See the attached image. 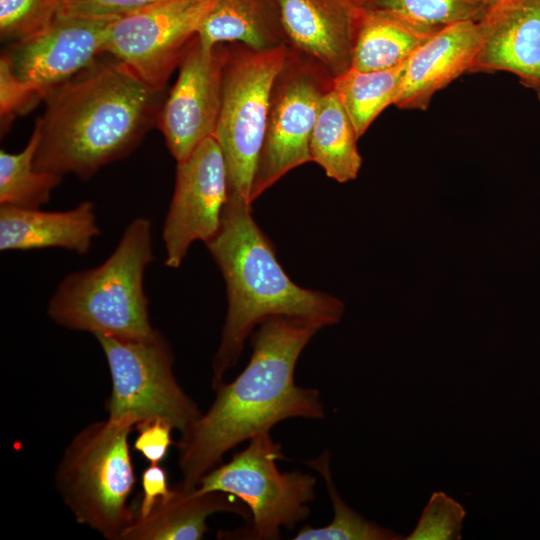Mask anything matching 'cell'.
<instances>
[{
	"label": "cell",
	"instance_id": "6da1fadb",
	"mask_svg": "<svg viewBox=\"0 0 540 540\" xmlns=\"http://www.w3.org/2000/svg\"><path fill=\"white\" fill-rule=\"evenodd\" d=\"M326 326L320 320L291 316H273L259 324L250 334L247 366L232 382L214 390L208 410L181 433L177 488L196 489L229 450L283 420L325 418L319 391L298 386L295 368L310 339Z\"/></svg>",
	"mask_w": 540,
	"mask_h": 540
},
{
	"label": "cell",
	"instance_id": "7a4b0ae2",
	"mask_svg": "<svg viewBox=\"0 0 540 540\" xmlns=\"http://www.w3.org/2000/svg\"><path fill=\"white\" fill-rule=\"evenodd\" d=\"M104 53L52 90L36 121V170L87 180L130 154L157 125L166 94Z\"/></svg>",
	"mask_w": 540,
	"mask_h": 540
},
{
	"label": "cell",
	"instance_id": "3957f363",
	"mask_svg": "<svg viewBox=\"0 0 540 540\" xmlns=\"http://www.w3.org/2000/svg\"><path fill=\"white\" fill-rule=\"evenodd\" d=\"M227 288L228 309L212 361V388L225 382L255 326L273 316L316 319L327 326L344 312L336 297L295 284L278 262L273 245L252 217L251 204L229 193L217 234L205 243Z\"/></svg>",
	"mask_w": 540,
	"mask_h": 540
},
{
	"label": "cell",
	"instance_id": "277c9868",
	"mask_svg": "<svg viewBox=\"0 0 540 540\" xmlns=\"http://www.w3.org/2000/svg\"><path fill=\"white\" fill-rule=\"evenodd\" d=\"M153 259L151 221L137 217L103 263L62 279L48 302L49 317L66 329L94 336L151 338L158 330L150 322L143 280Z\"/></svg>",
	"mask_w": 540,
	"mask_h": 540
},
{
	"label": "cell",
	"instance_id": "5b68a950",
	"mask_svg": "<svg viewBox=\"0 0 540 540\" xmlns=\"http://www.w3.org/2000/svg\"><path fill=\"white\" fill-rule=\"evenodd\" d=\"M132 418L88 424L69 442L55 472L59 494L77 523L120 540L134 519L128 499L136 476L129 435Z\"/></svg>",
	"mask_w": 540,
	"mask_h": 540
},
{
	"label": "cell",
	"instance_id": "8992f818",
	"mask_svg": "<svg viewBox=\"0 0 540 540\" xmlns=\"http://www.w3.org/2000/svg\"><path fill=\"white\" fill-rule=\"evenodd\" d=\"M284 459L281 445L267 431L252 437L245 449L200 479L196 490L224 492L250 510L249 526L224 536L276 540L282 528L292 530L309 516L316 478L298 470L280 471L277 462Z\"/></svg>",
	"mask_w": 540,
	"mask_h": 540
},
{
	"label": "cell",
	"instance_id": "52a82bcc",
	"mask_svg": "<svg viewBox=\"0 0 540 540\" xmlns=\"http://www.w3.org/2000/svg\"><path fill=\"white\" fill-rule=\"evenodd\" d=\"M223 95L213 137L227 167L229 193L250 204L252 182L265 135L272 87L289 46L257 49L226 43Z\"/></svg>",
	"mask_w": 540,
	"mask_h": 540
},
{
	"label": "cell",
	"instance_id": "ba28073f",
	"mask_svg": "<svg viewBox=\"0 0 540 540\" xmlns=\"http://www.w3.org/2000/svg\"><path fill=\"white\" fill-rule=\"evenodd\" d=\"M95 338L111 376L105 404L109 419L132 418L137 424L161 420L181 434L200 417L198 405L175 377L172 349L159 331L144 340Z\"/></svg>",
	"mask_w": 540,
	"mask_h": 540
},
{
	"label": "cell",
	"instance_id": "9c48e42d",
	"mask_svg": "<svg viewBox=\"0 0 540 540\" xmlns=\"http://www.w3.org/2000/svg\"><path fill=\"white\" fill-rule=\"evenodd\" d=\"M332 79L316 62L289 48L271 91L251 203L289 171L311 162L310 136Z\"/></svg>",
	"mask_w": 540,
	"mask_h": 540
},
{
	"label": "cell",
	"instance_id": "30bf717a",
	"mask_svg": "<svg viewBox=\"0 0 540 540\" xmlns=\"http://www.w3.org/2000/svg\"><path fill=\"white\" fill-rule=\"evenodd\" d=\"M218 0H162L118 17L107 53L147 85L164 90L190 42Z\"/></svg>",
	"mask_w": 540,
	"mask_h": 540
},
{
	"label": "cell",
	"instance_id": "8fae6325",
	"mask_svg": "<svg viewBox=\"0 0 540 540\" xmlns=\"http://www.w3.org/2000/svg\"><path fill=\"white\" fill-rule=\"evenodd\" d=\"M119 16L56 15L42 31L13 42L0 62L41 100L89 66L107 46Z\"/></svg>",
	"mask_w": 540,
	"mask_h": 540
},
{
	"label": "cell",
	"instance_id": "7c38bea8",
	"mask_svg": "<svg viewBox=\"0 0 540 540\" xmlns=\"http://www.w3.org/2000/svg\"><path fill=\"white\" fill-rule=\"evenodd\" d=\"M228 195L225 158L210 136L187 159L177 162L174 191L162 230L167 267L178 268L194 241L206 243L217 234Z\"/></svg>",
	"mask_w": 540,
	"mask_h": 540
},
{
	"label": "cell",
	"instance_id": "4fadbf2b",
	"mask_svg": "<svg viewBox=\"0 0 540 540\" xmlns=\"http://www.w3.org/2000/svg\"><path fill=\"white\" fill-rule=\"evenodd\" d=\"M226 43L205 47L198 35L187 46L177 79L158 115L168 150L177 162L187 159L213 136L222 103Z\"/></svg>",
	"mask_w": 540,
	"mask_h": 540
},
{
	"label": "cell",
	"instance_id": "5bb4252c",
	"mask_svg": "<svg viewBox=\"0 0 540 540\" xmlns=\"http://www.w3.org/2000/svg\"><path fill=\"white\" fill-rule=\"evenodd\" d=\"M478 24L480 44L470 72L514 74L540 99V0H500Z\"/></svg>",
	"mask_w": 540,
	"mask_h": 540
},
{
	"label": "cell",
	"instance_id": "9a60e30c",
	"mask_svg": "<svg viewBox=\"0 0 540 540\" xmlns=\"http://www.w3.org/2000/svg\"><path fill=\"white\" fill-rule=\"evenodd\" d=\"M289 48L321 66L332 78L352 65L360 9L354 0H279Z\"/></svg>",
	"mask_w": 540,
	"mask_h": 540
},
{
	"label": "cell",
	"instance_id": "2e32d148",
	"mask_svg": "<svg viewBox=\"0 0 540 540\" xmlns=\"http://www.w3.org/2000/svg\"><path fill=\"white\" fill-rule=\"evenodd\" d=\"M479 44L478 22H458L438 29L406 61L394 105L426 110L438 91L470 73Z\"/></svg>",
	"mask_w": 540,
	"mask_h": 540
},
{
	"label": "cell",
	"instance_id": "e0dca14e",
	"mask_svg": "<svg viewBox=\"0 0 540 540\" xmlns=\"http://www.w3.org/2000/svg\"><path fill=\"white\" fill-rule=\"evenodd\" d=\"M99 233L92 201L65 211L0 206L1 251L57 247L85 255Z\"/></svg>",
	"mask_w": 540,
	"mask_h": 540
},
{
	"label": "cell",
	"instance_id": "ac0fdd59",
	"mask_svg": "<svg viewBox=\"0 0 540 540\" xmlns=\"http://www.w3.org/2000/svg\"><path fill=\"white\" fill-rule=\"evenodd\" d=\"M233 513L248 524L249 508L220 491H182L176 486L160 498L145 517H134L120 540H199L208 530L207 518L215 513Z\"/></svg>",
	"mask_w": 540,
	"mask_h": 540
},
{
	"label": "cell",
	"instance_id": "d6986e66",
	"mask_svg": "<svg viewBox=\"0 0 540 540\" xmlns=\"http://www.w3.org/2000/svg\"><path fill=\"white\" fill-rule=\"evenodd\" d=\"M438 29L389 10L360 5L351 68L379 71L399 66Z\"/></svg>",
	"mask_w": 540,
	"mask_h": 540
},
{
	"label": "cell",
	"instance_id": "ffe728a7",
	"mask_svg": "<svg viewBox=\"0 0 540 540\" xmlns=\"http://www.w3.org/2000/svg\"><path fill=\"white\" fill-rule=\"evenodd\" d=\"M198 38L208 48L234 42L257 49L288 46L279 0H218Z\"/></svg>",
	"mask_w": 540,
	"mask_h": 540
},
{
	"label": "cell",
	"instance_id": "44dd1931",
	"mask_svg": "<svg viewBox=\"0 0 540 540\" xmlns=\"http://www.w3.org/2000/svg\"><path fill=\"white\" fill-rule=\"evenodd\" d=\"M359 139L337 93L331 88L321 99L310 136L311 161L340 183L357 178L362 165Z\"/></svg>",
	"mask_w": 540,
	"mask_h": 540
},
{
	"label": "cell",
	"instance_id": "7402d4cb",
	"mask_svg": "<svg viewBox=\"0 0 540 540\" xmlns=\"http://www.w3.org/2000/svg\"><path fill=\"white\" fill-rule=\"evenodd\" d=\"M405 63L387 70L360 71L350 68L332 79L337 93L360 138L388 106L394 105Z\"/></svg>",
	"mask_w": 540,
	"mask_h": 540
},
{
	"label": "cell",
	"instance_id": "603a6c76",
	"mask_svg": "<svg viewBox=\"0 0 540 540\" xmlns=\"http://www.w3.org/2000/svg\"><path fill=\"white\" fill-rule=\"evenodd\" d=\"M40 133L35 126L26 145L19 153L0 151V206L40 208L50 199L62 175L39 171L34 157Z\"/></svg>",
	"mask_w": 540,
	"mask_h": 540
},
{
	"label": "cell",
	"instance_id": "cb8c5ba5",
	"mask_svg": "<svg viewBox=\"0 0 540 540\" xmlns=\"http://www.w3.org/2000/svg\"><path fill=\"white\" fill-rule=\"evenodd\" d=\"M307 465L317 471L325 485L333 507L332 521L322 527L306 525L295 534V540H399L403 539L392 529L365 519L344 502L340 496L330 468V456L324 450Z\"/></svg>",
	"mask_w": 540,
	"mask_h": 540
},
{
	"label": "cell",
	"instance_id": "d4e9b609",
	"mask_svg": "<svg viewBox=\"0 0 540 540\" xmlns=\"http://www.w3.org/2000/svg\"><path fill=\"white\" fill-rule=\"evenodd\" d=\"M361 5L389 10L435 28L479 22L487 11L481 0H362Z\"/></svg>",
	"mask_w": 540,
	"mask_h": 540
},
{
	"label": "cell",
	"instance_id": "484cf974",
	"mask_svg": "<svg viewBox=\"0 0 540 540\" xmlns=\"http://www.w3.org/2000/svg\"><path fill=\"white\" fill-rule=\"evenodd\" d=\"M58 0H0V35L16 42L45 29L56 17Z\"/></svg>",
	"mask_w": 540,
	"mask_h": 540
},
{
	"label": "cell",
	"instance_id": "4316f807",
	"mask_svg": "<svg viewBox=\"0 0 540 540\" xmlns=\"http://www.w3.org/2000/svg\"><path fill=\"white\" fill-rule=\"evenodd\" d=\"M464 507L442 491L434 492L407 540L461 539Z\"/></svg>",
	"mask_w": 540,
	"mask_h": 540
},
{
	"label": "cell",
	"instance_id": "83f0119b",
	"mask_svg": "<svg viewBox=\"0 0 540 540\" xmlns=\"http://www.w3.org/2000/svg\"><path fill=\"white\" fill-rule=\"evenodd\" d=\"M41 99L0 62V115L2 132L17 116L29 112Z\"/></svg>",
	"mask_w": 540,
	"mask_h": 540
},
{
	"label": "cell",
	"instance_id": "f1b7e54d",
	"mask_svg": "<svg viewBox=\"0 0 540 540\" xmlns=\"http://www.w3.org/2000/svg\"><path fill=\"white\" fill-rule=\"evenodd\" d=\"M162 0H58L57 15L124 16Z\"/></svg>",
	"mask_w": 540,
	"mask_h": 540
},
{
	"label": "cell",
	"instance_id": "f546056e",
	"mask_svg": "<svg viewBox=\"0 0 540 540\" xmlns=\"http://www.w3.org/2000/svg\"><path fill=\"white\" fill-rule=\"evenodd\" d=\"M135 429L138 433L134 449L150 464H160L173 443L171 433L174 428L167 422L155 420L138 423Z\"/></svg>",
	"mask_w": 540,
	"mask_h": 540
},
{
	"label": "cell",
	"instance_id": "4dcf8cb0",
	"mask_svg": "<svg viewBox=\"0 0 540 540\" xmlns=\"http://www.w3.org/2000/svg\"><path fill=\"white\" fill-rule=\"evenodd\" d=\"M143 494L134 517H145L150 513L160 498H167L172 493L168 484V475L165 468L158 464H150L141 476Z\"/></svg>",
	"mask_w": 540,
	"mask_h": 540
},
{
	"label": "cell",
	"instance_id": "1f68e13d",
	"mask_svg": "<svg viewBox=\"0 0 540 540\" xmlns=\"http://www.w3.org/2000/svg\"><path fill=\"white\" fill-rule=\"evenodd\" d=\"M499 1L500 0H481V2L486 7V9L492 7L493 5H495Z\"/></svg>",
	"mask_w": 540,
	"mask_h": 540
},
{
	"label": "cell",
	"instance_id": "d6a6232c",
	"mask_svg": "<svg viewBox=\"0 0 540 540\" xmlns=\"http://www.w3.org/2000/svg\"><path fill=\"white\" fill-rule=\"evenodd\" d=\"M356 1L357 3L361 4L362 3V0H354Z\"/></svg>",
	"mask_w": 540,
	"mask_h": 540
}]
</instances>
